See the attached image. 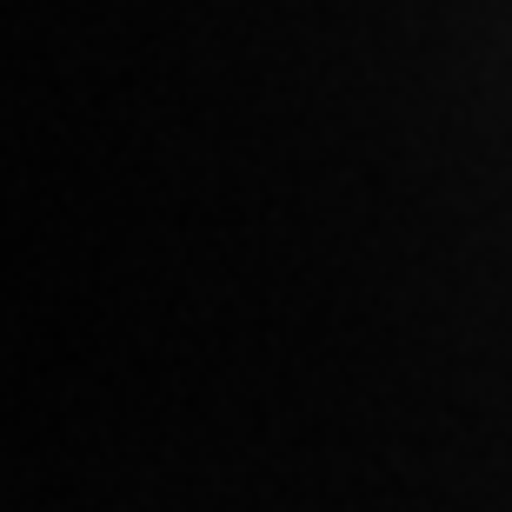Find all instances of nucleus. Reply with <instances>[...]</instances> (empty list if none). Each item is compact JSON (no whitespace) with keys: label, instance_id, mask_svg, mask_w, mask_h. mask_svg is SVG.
Instances as JSON below:
<instances>
[]
</instances>
